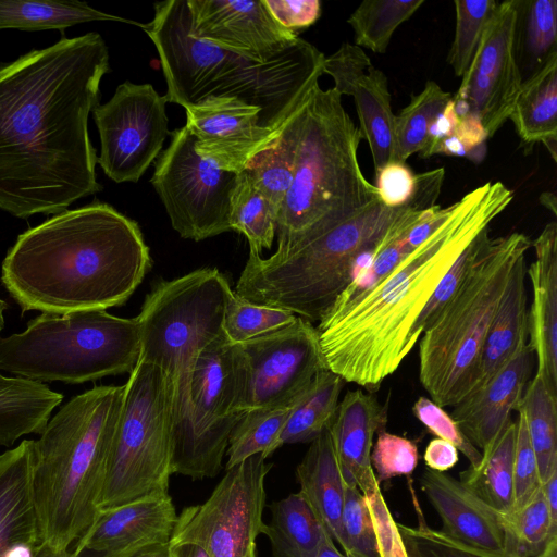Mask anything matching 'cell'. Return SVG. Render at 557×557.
Here are the masks:
<instances>
[{
  "label": "cell",
  "instance_id": "f1b7e54d",
  "mask_svg": "<svg viewBox=\"0 0 557 557\" xmlns=\"http://www.w3.org/2000/svg\"><path fill=\"white\" fill-rule=\"evenodd\" d=\"M62 400L63 394L45 383L0 373V446L40 434Z\"/></svg>",
  "mask_w": 557,
  "mask_h": 557
},
{
  "label": "cell",
  "instance_id": "60d3db41",
  "mask_svg": "<svg viewBox=\"0 0 557 557\" xmlns=\"http://www.w3.org/2000/svg\"><path fill=\"white\" fill-rule=\"evenodd\" d=\"M293 406L245 411L228 437L225 469L228 470L256 454H262L265 459L270 457L272 446Z\"/></svg>",
  "mask_w": 557,
  "mask_h": 557
},
{
  "label": "cell",
  "instance_id": "d590c367",
  "mask_svg": "<svg viewBox=\"0 0 557 557\" xmlns=\"http://www.w3.org/2000/svg\"><path fill=\"white\" fill-rule=\"evenodd\" d=\"M502 517L507 553L519 557H541L557 549V521L550 516L542 485L523 506Z\"/></svg>",
  "mask_w": 557,
  "mask_h": 557
},
{
  "label": "cell",
  "instance_id": "484cf974",
  "mask_svg": "<svg viewBox=\"0 0 557 557\" xmlns=\"http://www.w3.org/2000/svg\"><path fill=\"white\" fill-rule=\"evenodd\" d=\"M527 268V257H523L517 262L510 275L487 331L475 384L471 392L487 383L522 346L528 344Z\"/></svg>",
  "mask_w": 557,
  "mask_h": 557
},
{
  "label": "cell",
  "instance_id": "6125c7cd",
  "mask_svg": "<svg viewBox=\"0 0 557 557\" xmlns=\"http://www.w3.org/2000/svg\"><path fill=\"white\" fill-rule=\"evenodd\" d=\"M317 557H347V556L343 552H339L337 549L331 535L327 532H325Z\"/></svg>",
  "mask_w": 557,
  "mask_h": 557
},
{
  "label": "cell",
  "instance_id": "3957f363",
  "mask_svg": "<svg viewBox=\"0 0 557 557\" xmlns=\"http://www.w3.org/2000/svg\"><path fill=\"white\" fill-rule=\"evenodd\" d=\"M150 268L137 222L94 201L22 233L2 262L1 282L22 313L60 315L125 304Z\"/></svg>",
  "mask_w": 557,
  "mask_h": 557
},
{
  "label": "cell",
  "instance_id": "cb8c5ba5",
  "mask_svg": "<svg viewBox=\"0 0 557 557\" xmlns=\"http://www.w3.org/2000/svg\"><path fill=\"white\" fill-rule=\"evenodd\" d=\"M420 485L437 511L443 532L466 545L493 553H507L506 530L502 515L494 511L459 480L431 469Z\"/></svg>",
  "mask_w": 557,
  "mask_h": 557
},
{
  "label": "cell",
  "instance_id": "ee69618b",
  "mask_svg": "<svg viewBox=\"0 0 557 557\" xmlns=\"http://www.w3.org/2000/svg\"><path fill=\"white\" fill-rule=\"evenodd\" d=\"M498 3L495 0L454 1L456 29L447 60L456 76L462 77L469 69Z\"/></svg>",
  "mask_w": 557,
  "mask_h": 557
},
{
  "label": "cell",
  "instance_id": "f6af8a7d",
  "mask_svg": "<svg viewBox=\"0 0 557 557\" xmlns=\"http://www.w3.org/2000/svg\"><path fill=\"white\" fill-rule=\"evenodd\" d=\"M518 30L533 73L557 53V1L520 0Z\"/></svg>",
  "mask_w": 557,
  "mask_h": 557
},
{
  "label": "cell",
  "instance_id": "5b68a950",
  "mask_svg": "<svg viewBox=\"0 0 557 557\" xmlns=\"http://www.w3.org/2000/svg\"><path fill=\"white\" fill-rule=\"evenodd\" d=\"M124 385H99L65 403L35 441L33 486L44 541L67 549L97 519Z\"/></svg>",
  "mask_w": 557,
  "mask_h": 557
},
{
  "label": "cell",
  "instance_id": "681fc988",
  "mask_svg": "<svg viewBox=\"0 0 557 557\" xmlns=\"http://www.w3.org/2000/svg\"><path fill=\"white\" fill-rule=\"evenodd\" d=\"M516 421V449L513 460V504L510 511L523 506L542 485L536 457L529 440L524 416L520 410Z\"/></svg>",
  "mask_w": 557,
  "mask_h": 557
},
{
  "label": "cell",
  "instance_id": "d6986e66",
  "mask_svg": "<svg viewBox=\"0 0 557 557\" xmlns=\"http://www.w3.org/2000/svg\"><path fill=\"white\" fill-rule=\"evenodd\" d=\"M191 34L259 63L281 55L299 38L280 25L263 0H187Z\"/></svg>",
  "mask_w": 557,
  "mask_h": 557
},
{
  "label": "cell",
  "instance_id": "7bdbcfd3",
  "mask_svg": "<svg viewBox=\"0 0 557 557\" xmlns=\"http://www.w3.org/2000/svg\"><path fill=\"white\" fill-rule=\"evenodd\" d=\"M337 543L347 557H381L377 528L369 498L354 485L345 484Z\"/></svg>",
  "mask_w": 557,
  "mask_h": 557
},
{
  "label": "cell",
  "instance_id": "680465c9",
  "mask_svg": "<svg viewBox=\"0 0 557 557\" xmlns=\"http://www.w3.org/2000/svg\"><path fill=\"white\" fill-rule=\"evenodd\" d=\"M76 557H89L77 555ZM116 557H170V544L145 546Z\"/></svg>",
  "mask_w": 557,
  "mask_h": 557
},
{
  "label": "cell",
  "instance_id": "b9f144b4",
  "mask_svg": "<svg viewBox=\"0 0 557 557\" xmlns=\"http://www.w3.org/2000/svg\"><path fill=\"white\" fill-rule=\"evenodd\" d=\"M410 490L418 525L408 527L396 522L407 557H519L510 553L475 548L454 540L442 530L432 529L425 522L413 490ZM541 557H557V549H552Z\"/></svg>",
  "mask_w": 557,
  "mask_h": 557
},
{
  "label": "cell",
  "instance_id": "1f68e13d",
  "mask_svg": "<svg viewBox=\"0 0 557 557\" xmlns=\"http://www.w3.org/2000/svg\"><path fill=\"white\" fill-rule=\"evenodd\" d=\"M516 434V421L511 420L482 453L480 465L460 473L459 481L499 515L509 513L513 504Z\"/></svg>",
  "mask_w": 557,
  "mask_h": 557
},
{
  "label": "cell",
  "instance_id": "4fadbf2b",
  "mask_svg": "<svg viewBox=\"0 0 557 557\" xmlns=\"http://www.w3.org/2000/svg\"><path fill=\"white\" fill-rule=\"evenodd\" d=\"M262 454L226 470L202 504L186 506L177 516L170 545L191 542L209 557H258L262 534L265 476L273 467Z\"/></svg>",
  "mask_w": 557,
  "mask_h": 557
},
{
  "label": "cell",
  "instance_id": "2e32d148",
  "mask_svg": "<svg viewBox=\"0 0 557 557\" xmlns=\"http://www.w3.org/2000/svg\"><path fill=\"white\" fill-rule=\"evenodd\" d=\"M519 7L520 0L498 3L453 96L457 117L475 116L487 139L509 120L523 82L517 46Z\"/></svg>",
  "mask_w": 557,
  "mask_h": 557
},
{
  "label": "cell",
  "instance_id": "8fae6325",
  "mask_svg": "<svg viewBox=\"0 0 557 557\" xmlns=\"http://www.w3.org/2000/svg\"><path fill=\"white\" fill-rule=\"evenodd\" d=\"M171 395L162 370L138 360L124 384L99 510L169 493L172 475Z\"/></svg>",
  "mask_w": 557,
  "mask_h": 557
},
{
  "label": "cell",
  "instance_id": "6f0895ef",
  "mask_svg": "<svg viewBox=\"0 0 557 557\" xmlns=\"http://www.w3.org/2000/svg\"><path fill=\"white\" fill-rule=\"evenodd\" d=\"M542 487L550 516L557 521V469L550 473L547 481L542 484Z\"/></svg>",
  "mask_w": 557,
  "mask_h": 557
},
{
  "label": "cell",
  "instance_id": "f907efd6",
  "mask_svg": "<svg viewBox=\"0 0 557 557\" xmlns=\"http://www.w3.org/2000/svg\"><path fill=\"white\" fill-rule=\"evenodd\" d=\"M371 65V60L362 48L344 42L337 51L324 59L323 74L333 78V88L341 96H350L356 82Z\"/></svg>",
  "mask_w": 557,
  "mask_h": 557
},
{
  "label": "cell",
  "instance_id": "ab89813d",
  "mask_svg": "<svg viewBox=\"0 0 557 557\" xmlns=\"http://www.w3.org/2000/svg\"><path fill=\"white\" fill-rule=\"evenodd\" d=\"M424 0H367L348 17L355 45L385 53L395 30L408 21Z\"/></svg>",
  "mask_w": 557,
  "mask_h": 557
},
{
  "label": "cell",
  "instance_id": "bcb514c9",
  "mask_svg": "<svg viewBox=\"0 0 557 557\" xmlns=\"http://www.w3.org/2000/svg\"><path fill=\"white\" fill-rule=\"evenodd\" d=\"M296 318L287 310L253 304L234 293L226 305L222 327L232 343L243 344L285 327Z\"/></svg>",
  "mask_w": 557,
  "mask_h": 557
},
{
  "label": "cell",
  "instance_id": "4316f807",
  "mask_svg": "<svg viewBox=\"0 0 557 557\" xmlns=\"http://www.w3.org/2000/svg\"><path fill=\"white\" fill-rule=\"evenodd\" d=\"M299 493L310 504L333 541L338 540L345 483L329 429L310 443L295 471Z\"/></svg>",
  "mask_w": 557,
  "mask_h": 557
},
{
  "label": "cell",
  "instance_id": "ffe728a7",
  "mask_svg": "<svg viewBox=\"0 0 557 557\" xmlns=\"http://www.w3.org/2000/svg\"><path fill=\"white\" fill-rule=\"evenodd\" d=\"M170 493L152 494L100 511L74 549L89 557H116L135 549L170 544L176 521Z\"/></svg>",
  "mask_w": 557,
  "mask_h": 557
},
{
  "label": "cell",
  "instance_id": "30bf717a",
  "mask_svg": "<svg viewBox=\"0 0 557 557\" xmlns=\"http://www.w3.org/2000/svg\"><path fill=\"white\" fill-rule=\"evenodd\" d=\"M139 356L137 318L106 310L41 313L25 331L0 337V370L40 383L82 384L131 373Z\"/></svg>",
  "mask_w": 557,
  "mask_h": 557
},
{
  "label": "cell",
  "instance_id": "94428289",
  "mask_svg": "<svg viewBox=\"0 0 557 557\" xmlns=\"http://www.w3.org/2000/svg\"><path fill=\"white\" fill-rule=\"evenodd\" d=\"M33 557H76L75 549H57L45 543L33 555Z\"/></svg>",
  "mask_w": 557,
  "mask_h": 557
},
{
  "label": "cell",
  "instance_id": "836d02e7",
  "mask_svg": "<svg viewBox=\"0 0 557 557\" xmlns=\"http://www.w3.org/2000/svg\"><path fill=\"white\" fill-rule=\"evenodd\" d=\"M113 21L143 24L99 11L77 0H0V30H64L76 24Z\"/></svg>",
  "mask_w": 557,
  "mask_h": 557
},
{
  "label": "cell",
  "instance_id": "5bb4252c",
  "mask_svg": "<svg viewBox=\"0 0 557 557\" xmlns=\"http://www.w3.org/2000/svg\"><path fill=\"white\" fill-rule=\"evenodd\" d=\"M170 134V145L157 158L150 182L172 227L196 242L231 231L230 199L237 174L200 157L185 125Z\"/></svg>",
  "mask_w": 557,
  "mask_h": 557
},
{
  "label": "cell",
  "instance_id": "9c48e42d",
  "mask_svg": "<svg viewBox=\"0 0 557 557\" xmlns=\"http://www.w3.org/2000/svg\"><path fill=\"white\" fill-rule=\"evenodd\" d=\"M531 247L523 233L485 237L465 280L421 335L419 380L438 406L454 407L473 389L492 320L517 262Z\"/></svg>",
  "mask_w": 557,
  "mask_h": 557
},
{
  "label": "cell",
  "instance_id": "91938a15",
  "mask_svg": "<svg viewBox=\"0 0 557 557\" xmlns=\"http://www.w3.org/2000/svg\"><path fill=\"white\" fill-rule=\"evenodd\" d=\"M170 557H209L206 550L191 542L170 545Z\"/></svg>",
  "mask_w": 557,
  "mask_h": 557
},
{
  "label": "cell",
  "instance_id": "7dc6e473",
  "mask_svg": "<svg viewBox=\"0 0 557 557\" xmlns=\"http://www.w3.org/2000/svg\"><path fill=\"white\" fill-rule=\"evenodd\" d=\"M371 466L380 484L399 475H410L418 466L416 443L400 435L380 431L371 450Z\"/></svg>",
  "mask_w": 557,
  "mask_h": 557
},
{
  "label": "cell",
  "instance_id": "83f0119b",
  "mask_svg": "<svg viewBox=\"0 0 557 557\" xmlns=\"http://www.w3.org/2000/svg\"><path fill=\"white\" fill-rule=\"evenodd\" d=\"M509 120L524 144L542 143L556 161L557 53L523 79Z\"/></svg>",
  "mask_w": 557,
  "mask_h": 557
},
{
  "label": "cell",
  "instance_id": "f5cc1de1",
  "mask_svg": "<svg viewBox=\"0 0 557 557\" xmlns=\"http://www.w3.org/2000/svg\"><path fill=\"white\" fill-rule=\"evenodd\" d=\"M273 18L288 30L308 28L321 15L319 0H263Z\"/></svg>",
  "mask_w": 557,
  "mask_h": 557
},
{
  "label": "cell",
  "instance_id": "277c9868",
  "mask_svg": "<svg viewBox=\"0 0 557 557\" xmlns=\"http://www.w3.org/2000/svg\"><path fill=\"white\" fill-rule=\"evenodd\" d=\"M153 7L152 21L141 28L158 51L168 102L185 109L209 97H235L261 109L264 127L282 132L319 85L325 57L300 37L281 55L259 63L194 36L187 0Z\"/></svg>",
  "mask_w": 557,
  "mask_h": 557
},
{
  "label": "cell",
  "instance_id": "603a6c76",
  "mask_svg": "<svg viewBox=\"0 0 557 557\" xmlns=\"http://www.w3.org/2000/svg\"><path fill=\"white\" fill-rule=\"evenodd\" d=\"M35 440L0 454V557L45 544L33 486Z\"/></svg>",
  "mask_w": 557,
  "mask_h": 557
},
{
  "label": "cell",
  "instance_id": "7a4b0ae2",
  "mask_svg": "<svg viewBox=\"0 0 557 557\" xmlns=\"http://www.w3.org/2000/svg\"><path fill=\"white\" fill-rule=\"evenodd\" d=\"M512 200L502 182L476 187L380 281L335 302L317 326L326 368L369 393L377 391L451 299L491 224Z\"/></svg>",
  "mask_w": 557,
  "mask_h": 557
},
{
  "label": "cell",
  "instance_id": "74e56055",
  "mask_svg": "<svg viewBox=\"0 0 557 557\" xmlns=\"http://www.w3.org/2000/svg\"><path fill=\"white\" fill-rule=\"evenodd\" d=\"M298 110L285 125L278 141L257 156L246 169L255 187L277 211V216L295 173Z\"/></svg>",
  "mask_w": 557,
  "mask_h": 557
},
{
  "label": "cell",
  "instance_id": "7c38bea8",
  "mask_svg": "<svg viewBox=\"0 0 557 557\" xmlns=\"http://www.w3.org/2000/svg\"><path fill=\"white\" fill-rule=\"evenodd\" d=\"M247 386L245 354L224 333L198 352L190 381L193 438L181 475L198 481L220 473L231 432L245 412Z\"/></svg>",
  "mask_w": 557,
  "mask_h": 557
},
{
  "label": "cell",
  "instance_id": "d6a6232c",
  "mask_svg": "<svg viewBox=\"0 0 557 557\" xmlns=\"http://www.w3.org/2000/svg\"><path fill=\"white\" fill-rule=\"evenodd\" d=\"M344 383L327 368L319 371L294 404L271 455L285 444L311 443L327 430L337 410Z\"/></svg>",
  "mask_w": 557,
  "mask_h": 557
},
{
  "label": "cell",
  "instance_id": "c3c4849f",
  "mask_svg": "<svg viewBox=\"0 0 557 557\" xmlns=\"http://www.w3.org/2000/svg\"><path fill=\"white\" fill-rule=\"evenodd\" d=\"M414 417L438 438L451 443L469 460L470 468H476L482 460V453L465 435L457 422L443 407L431 398L421 396L413 406Z\"/></svg>",
  "mask_w": 557,
  "mask_h": 557
},
{
  "label": "cell",
  "instance_id": "52a82bcc",
  "mask_svg": "<svg viewBox=\"0 0 557 557\" xmlns=\"http://www.w3.org/2000/svg\"><path fill=\"white\" fill-rule=\"evenodd\" d=\"M361 139L342 96L317 85L297 112L295 173L277 216V242L326 231L380 199L360 169Z\"/></svg>",
  "mask_w": 557,
  "mask_h": 557
},
{
  "label": "cell",
  "instance_id": "db71d44e",
  "mask_svg": "<svg viewBox=\"0 0 557 557\" xmlns=\"http://www.w3.org/2000/svg\"><path fill=\"white\" fill-rule=\"evenodd\" d=\"M458 449L449 442L433 438L425 447L423 459L428 469L445 472L458 462Z\"/></svg>",
  "mask_w": 557,
  "mask_h": 557
},
{
  "label": "cell",
  "instance_id": "f35d334b",
  "mask_svg": "<svg viewBox=\"0 0 557 557\" xmlns=\"http://www.w3.org/2000/svg\"><path fill=\"white\" fill-rule=\"evenodd\" d=\"M451 98V94L433 81H428L423 89L411 97L410 102L395 114L392 161L406 163L409 157L423 150L431 124Z\"/></svg>",
  "mask_w": 557,
  "mask_h": 557
},
{
  "label": "cell",
  "instance_id": "816d5d0a",
  "mask_svg": "<svg viewBox=\"0 0 557 557\" xmlns=\"http://www.w3.org/2000/svg\"><path fill=\"white\" fill-rule=\"evenodd\" d=\"M375 188L382 203L397 208L407 205L416 189V174L404 162L389 161L375 172Z\"/></svg>",
  "mask_w": 557,
  "mask_h": 557
},
{
  "label": "cell",
  "instance_id": "d4e9b609",
  "mask_svg": "<svg viewBox=\"0 0 557 557\" xmlns=\"http://www.w3.org/2000/svg\"><path fill=\"white\" fill-rule=\"evenodd\" d=\"M534 261L527 268L532 286L528 310L529 345L542 376L557 394V224L545 225L532 242Z\"/></svg>",
  "mask_w": 557,
  "mask_h": 557
},
{
  "label": "cell",
  "instance_id": "9a60e30c",
  "mask_svg": "<svg viewBox=\"0 0 557 557\" xmlns=\"http://www.w3.org/2000/svg\"><path fill=\"white\" fill-rule=\"evenodd\" d=\"M168 103L150 84L126 81L92 119L100 137L97 163L115 183H136L162 151L170 134Z\"/></svg>",
  "mask_w": 557,
  "mask_h": 557
},
{
  "label": "cell",
  "instance_id": "e0dca14e",
  "mask_svg": "<svg viewBox=\"0 0 557 557\" xmlns=\"http://www.w3.org/2000/svg\"><path fill=\"white\" fill-rule=\"evenodd\" d=\"M239 345L248 366L245 411L293 406L326 369L317 326L300 317Z\"/></svg>",
  "mask_w": 557,
  "mask_h": 557
},
{
  "label": "cell",
  "instance_id": "e575fe53",
  "mask_svg": "<svg viewBox=\"0 0 557 557\" xmlns=\"http://www.w3.org/2000/svg\"><path fill=\"white\" fill-rule=\"evenodd\" d=\"M517 410L524 416L543 484L557 469V394L550 391L542 376L534 373L525 386Z\"/></svg>",
  "mask_w": 557,
  "mask_h": 557
},
{
  "label": "cell",
  "instance_id": "44dd1931",
  "mask_svg": "<svg viewBox=\"0 0 557 557\" xmlns=\"http://www.w3.org/2000/svg\"><path fill=\"white\" fill-rule=\"evenodd\" d=\"M529 343L482 387L453 407L451 417L481 453L487 450L506 425L522 398L534 368Z\"/></svg>",
  "mask_w": 557,
  "mask_h": 557
},
{
  "label": "cell",
  "instance_id": "4dcf8cb0",
  "mask_svg": "<svg viewBox=\"0 0 557 557\" xmlns=\"http://www.w3.org/2000/svg\"><path fill=\"white\" fill-rule=\"evenodd\" d=\"M350 96L376 172L392 161L394 153L395 114L386 75L371 65L356 82Z\"/></svg>",
  "mask_w": 557,
  "mask_h": 557
},
{
  "label": "cell",
  "instance_id": "ba28073f",
  "mask_svg": "<svg viewBox=\"0 0 557 557\" xmlns=\"http://www.w3.org/2000/svg\"><path fill=\"white\" fill-rule=\"evenodd\" d=\"M234 292L216 269L201 268L161 280L136 317L139 360L159 367L169 385L173 421L172 474H182L193 438L190 381L198 352L223 334L226 305Z\"/></svg>",
  "mask_w": 557,
  "mask_h": 557
},
{
  "label": "cell",
  "instance_id": "6da1fadb",
  "mask_svg": "<svg viewBox=\"0 0 557 557\" xmlns=\"http://www.w3.org/2000/svg\"><path fill=\"white\" fill-rule=\"evenodd\" d=\"M108 72L96 32L0 64V210L54 215L102 189L88 117Z\"/></svg>",
  "mask_w": 557,
  "mask_h": 557
},
{
  "label": "cell",
  "instance_id": "7402d4cb",
  "mask_svg": "<svg viewBox=\"0 0 557 557\" xmlns=\"http://www.w3.org/2000/svg\"><path fill=\"white\" fill-rule=\"evenodd\" d=\"M386 422V406L372 393L355 389L339 401L329 426L344 483L366 497L380 490L370 456L374 434L385 430Z\"/></svg>",
  "mask_w": 557,
  "mask_h": 557
},
{
  "label": "cell",
  "instance_id": "ac0fdd59",
  "mask_svg": "<svg viewBox=\"0 0 557 557\" xmlns=\"http://www.w3.org/2000/svg\"><path fill=\"white\" fill-rule=\"evenodd\" d=\"M185 114L197 153L236 174L273 147L283 132L264 127L261 109L235 97H209L185 108Z\"/></svg>",
  "mask_w": 557,
  "mask_h": 557
},
{
  "label": "cell",
  "instance_id": "be15d7a7",
  "mask_svg": "<svg viewBox=\"0 0 557 557\" xmlns=\"http://www.w3.org/2000/svg\"><path fill=\"white\" fill-rule=\"evenodd\" d=\"M540 202L545 208L550 210L554 215L557 214V210H556L557 206H556V196H555V194H553V193H543L540 196Z\"/></svg>",
  "mask_w": 557,
  "mask_h": 557
},
{
  "label": "cell",
  "instance_id": "e7e4bbea",
  "mask_svg": "<svg viewBox=\"0 0 557 557\" xmlns=\"http://www.w3.org/2000/svg\"><path fill=\"white\" fill-rule=\"evenodd\" d=\"M7 309V304L4 300L0 298V333L4 326V310Z\"/></svg>",
  "mask_w": 557,
  "mask_h": 557
},
{
  "label": "cell",
  "instance_id": "f546056e",
  "mask_svg": "<svg viewBox=\"0 0 557 557\" xmlns=\"http://www.w3.org/2000/svg\"><path fill=\"white\" fill-rule=\"evenodd\" d=\"M271 519L262 534L271 544V557H317L325 532L321 520L299 493L269 505Z\"/></svg>",
  "mask_w": 557,
  "mask_h": 557
},
{
  "label": "cell",
  "instance_id": "11a10c76",
  "mask_svg": "<svg viewBox=\"0 0 557 557\" xmlns=\"http://www.w3.org/2000/svg\"><path fill=\"white\" fill-rule=\"evenodd\" d=\"M457 121L458 119L454 110V102L451 98L444 111L440 113L431 124L426 145L420 152V156L422 158H429L433 156V150L436 145L454 133Z\"/></svg>",
  "mask_w": 557,
  "mask_h": 557
},
{
  "label": "cell",
  "instance_id": "9f6ffc18",
  "mask_svg": "<svg viewBox=\"0 0 557 557\" xmlns=\"http://www.w3.org/2000/svg\"><path fill=\"white\" fill-rule=\"evenodd\" d=\"M471 150L454 133L441 140L433 150V154L444 153L453 157L470 156Z\"/></svg>",
  "mask_w": 557,
  "mask_h": 557
},
{
  "label": "cell",
  "instance_id": "8992f818",
  "mask_svg": "<svg viewBox=\"0 0 557 557\" xmlns=\"http://www.w3.org/2000/svg\"><path fill=\"white\" fill-rule=\"evenodd\" d=\"M416 206L432 208L416 196L397 208L379 199L326 231L277 242L269 258L249 252L234 293L319 323L352 281L357 264Z\"/></svg>",
  "mask_w": 557,
  "mask_h": 557
},
{
  "label": "cell",
  "instance_id": "8d00e7d4",
  "mask_svg": "<svg viewBox=\"0 0 557 557\" xmlns=\"http://www.w3.org/2000/svg\"><path fill=\"white\" fill-rule=\"evenodd\" d=\"M277 211L258 191L246 170L237 174L230 199L231 231L243 234L249 252L261 255L270 249L276 234Z\"/></svg>",
  "mask_w": 557,
  "mask_h": 557
}]
</instances>
